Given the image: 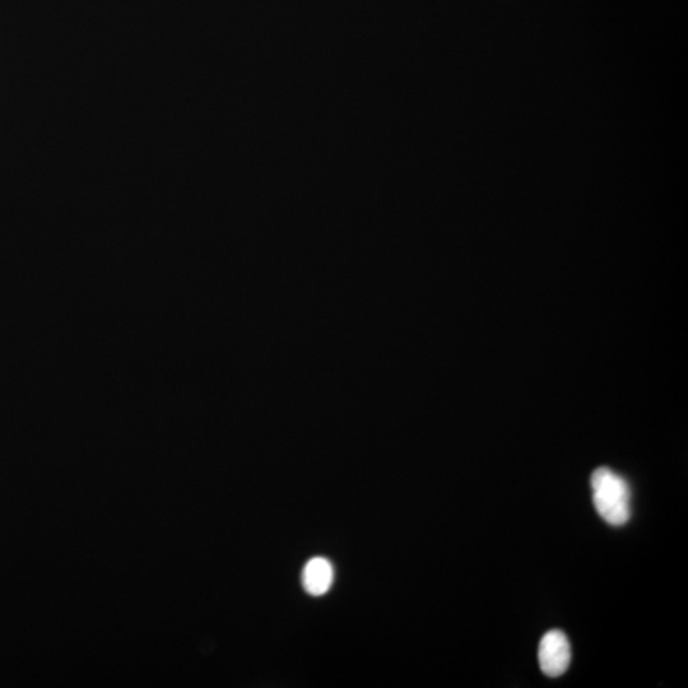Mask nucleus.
<instances>
[{
  "mask_svg": "<svg viewBox=\"0 0 688 688\" xmlns=\"http://www.w3.org/2000/svg\"><path fill=\"white\" fill-rule=\"evenodd\" d=\"M590 485H592L595 509L604 522L613 527H621L629 522L631 492L625 478L610 468L601 467L593 472Z\"/></svg>",
  "mask_w": 688,
  "mask_h": 688,
  "instance_id": "nucleus-1",
  "label": "nucleus"
},
{
  "mask_svg": "<svg viewBox=\"0 0 688 688\" xmlns=\"http://www.w3.org/2000/svg\"><path fill=\"white\" fill-rule=\"evenodd\" d=\"M539 667L548 677L556 678L567 671L571 662L569 639L560 630L548 631L538 649Z\"/></svg>",
  "mask_w": 688,
  "mask_h": 688,
  "instance_id": "nucleus-2",
  "label": "nucleus"
},
{
  "mask_svg": "<svg viewBox=\"0 0 688 688\" xmlns=\"http://www.w3.org/2000/svg\"><path fill=\"white\" fill-rule=\"evenodd\" d=\"M334 570L332 564L323 557H315L305 565L302 571V585L306 592L314 597H320L332 587Z\"/></svg>",
  "mask_w": 688,
  "mask_h": 688,
  "instance_id": "nucleus-3",
  "label": "nucleus"
}]
</instances>
